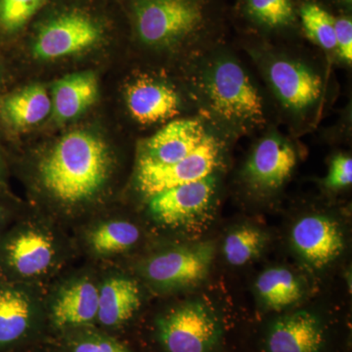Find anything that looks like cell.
Returning <instances> with one entry per match:
<instances>
[{"label":"cell","mask_w":352,"mask_h":352,"mask_svg":"<svg viewBox=\"0 0 352 352\" xmlns=\"http://www.w3.org/2000/svg\"><path fill=\"white\" fill-rule=\"evenodd\" d=\"M179 73L197 116L230 142L279 124L263 82L237 46L217 44Z\"/></svg>","instance_id":"2"},{"label":"cell","mask_w":352,"mask_h":352,"mask_svg":"<svg viewBox=\"0 0 352 352\" xmlns=\"http://www.w3.org/2000/svg\"><path fill=\"white\" fill-rule=\"evenodd\" d=\"M300 31L331 64H338L335 17L320 4L307 1L298 9Z\"/></svg>","instance_id":"23"},{"label":"cell","mask_w":352,"mask_h":352,"mask_svg":"<svg viewBox=\"0 0 352 352\" xmlns=\"http://www.w3.org/2000/svg\"><path fill=\"white\" fill-rule=\"evenodd\" d=\"M296 139L279 124H272L256 135L240 173L248 191L266 198L283 188L298 164Z\"/></svg>","instance_id":"10"},{"label":"cell","mask_w":352,"mask_h":352,"mask_svg":"<svg viewBox=\"0 0 352 352\" xmlns=\"http://www.w3.org/2000/svg\"><path fill=\"white\" fill-rule=\"evenodd\" d=\"M214 256V247L208 243L164 245L120 265L131 270L150 291L168 294L205 279Z\"/></svg>","instance_id":"8"},{"label":"cell","mask_w":352,"mask_h":352,"mask_svg":"<svg viewBox=\"0 0 352 352\" xmlns=\"http://www.w3.org/2000/svg\"><path fill=\"white\" fill-rule=\"evenodd\" d=\"M55 344H56V346H54V347H51L50 349H44V351H38L36 352H63L62 351V349H60V346H58L56 342H55Z\"/></svg>","instance_id":"32"},{"label":"cell","mask_w":352,"mask_h":352,"mask_svg":"<svg viewBox=\"0 0 352 352\" xmlns=\"http://www.w3.org/2000/svg\"><path fill=\"white\" fill-rule=\"evenodd\" d=\"M63 352H132L117 338L96 326L69 331L57 338Z\"/></svg>","instance_id":"25"},{"label":"cell","mask_w":352,"mask_h":352,"mask_svg":"<svg viewBox=\"0 0 352 352\" xmlns=\"http://www.w3.org/2000/svg\"><path fill=\"white\" fill-rule=\"evenodd\" d=\"M155 333L164 352H212L221 328L214 312L194 300L177 303L157 315Z\"/></svg>","instance_id":"13"},{"label":"cell","mask_w":352,"mask_h":352,"mask_svg":"<svg viewBox=\"0 0 352 352\" xmlns=\"http://www.w3.org/2000/svg\"><path fill=\"white\" fill-rule=\"evenodd\" d=\"M265 238L254 227L243 226L235 229L224 241L223 252L231 265L242 266L258 256Z\"/></svg>","instance_id":"26"},{"label":"cell","mask_w":352,"mask_h":352,"mask_svg":"<svg viewBox=\"0 0 352 352\" xmlns=\"http://www.w3.org/2000/svg\"><path fill=\"white\" fill-rule=\"evenodd\" d=\"M99 268L96 327L112 335L129 325L139 314L144 302L146 287L120 264H108Z\"/></svg>","instance_id":"15"},{"label":"cell","mask_w":352,"mask_h":352,"mask_svg":"<svg viewBox=\"0 0 352 352\" xmlns=\"http://www.w3.org/2000/svg\"><path fill=\"white\" fill-rule=\"evenodd\" d=\"M325 340L320 319L302 310L280 317L271 325L266 349L267 352H321Z\"/></svg>","instance_id":"20"},{"label":"cell","mask_w":352,"mask_h":352,"mask_svg":"<svg viewBox=\"0 0 352 352\" xmlns=\"http://www.w3.org/2000/svg\"><path fill=\"white\" fill-rule=\"evenodd\" d=\"M119 159L98 134L74 131L32 156L25 168L30 207L71 232L117 203Z\"/></svg>","instance_id":"1"},{"label":"cell","mask_w":352,"mask_h":352,"mask_svg":"<svg viewBox=\"0 0 352 352\" xmlns=\"http://www.w3.org/2000/svg\"><path fill=\"white\" fill-rule=\"evenodd\" d=\"M97 95L98 82L94 73L85 72L64 76L53 85V117L60 122L76 119L94 105Z\"/></svg>","instance_id":"21"},{"label":"cell","mask_w":352,"mask_h":352,"mask_svg":"<svg viewBox=\"0 0 352 352\" xmlns=\"http://www.w3.org/2000/svg\"><path fill=\"white\" fill-rule=\"evenodd\" d=\"M323 182L326 188L333 191L349 188L352 184L351 155L344 152L333 155Z\"/></svg>","instance_id":"28"},{"label":"cell","mask_w":352,"mask_h":352,"mask_svg":"<svg viewBox=\"0 0 352 352\" xmlns=\"http://www.w3.org/2000/svg\"><path fill=\"white\" fill-rule=\"evenodd\" d=\"M256 289L264 305L273 310H282L302 298V287L292 271L273 267L263 271L256 280Z\"/></svg>","instance_id":"24"},{"label":"cell","mask_w":352,"mask_h":352,"mask_svg":"<svg viewBox=\"0 0 352 352\" xmlns=\"http://www.w3.org/2000/svg\"><path fill=\"white\" fill-rule=\"evenodd\" d=\"M100 268L83 261L69 267L44 289L47 336L55 340L76 329L96 326Z\"/></svg>","instance_id":"6"},{"label":"cell","mask_w":352,"mask_h":352,"mask_svg":"<svg viewBox=\"0 0 352 352\" xmlns=\"http://www.w3.org/2000/svg\"><path fill=\"white\" fill-rule=\"evenodd\" d=\"M131 13L141 50L178 72L226 41L223 0H131Z\"/></svg>","instance_id":"4"},{"label":"cell","mask_w":352,"mask_h":352,"mask_svg":"<svg viewBox=\"0 0 352 352\" xmlns=\"http://www.w3.org/2000/svg\"><path fill=\"white\" fill-rule=\"evenodd\" d=\"M44 289L0 278V352L27 349L48 337Z\"/></svg>","instance_id":"12"},{"label":"cell","mask_w":352,"mask_h":352,"mask_svg":"<svg viewBox=\"0 0 352 352\" xmlns=\"http://www.w3.org/2000/svg\"><path fill=\"white\" fill-rule=\"evenodd\" d=\"M51 112L52 102L47 90L41 85L21 88L0 102V118L16 131L41 124Z\"/></svg>","instance_id":"22"},{"label":"cell","mask_w":352,"mask_h":352,"mask_svg":"<svg viewBox=\"0 0 352 352\" xmlns=\"http://www.w3.org/2000/svg\"><path fill=\"white\" fill-rule=\"evenodd\" d=\"M219 186V173H214L199 182L166 190L143 201L144 214L157 228H184L210 210Z\"/></svg>","instance_id":"14"},{"label":"cell","mask_w":352,"mask_h":352,"mask_svg":"<svg viewBox=\"0 0 352 352\" xmlns=\"http://www.w3.org/2000/svg\"><path fill=\"white\" fill-rule=\"evenodd\" d=\"M342 3L344 4V6L346 7V10H351L352 6V0H340Z\"/></svg>","instance_id":"33"},{"label":"cell","mask_w":352,"mask_h":352,"mask_svg":"<svg viewBox=\"0 0 352 352\" xmlns=\"http://www.w3.org/2000/svg\"><path fill=\"white\" fill-rule=\"evenodd\" d=\"M4 176H6V166H4V161L0 156V197L1 198H6V196L2 195L4 191Z\"/></svg>","instance_id":"31"},{"label":"cell","mask_w":352,"mask_h":352,"mask_svg":"<svg viewBox=\"0 0 352 352\" xmlns=\"http://www.w3.org/2000/svg\"><path fill=\"white\" fill-rule=\"evenodd\" d=\"M25 208L19 204L13 203L8 199L0 197V236L6 232V229Z\"/></svg>","instance_id":"30"},{"label":"cell","mask_w":352,"mask_h":352,"mask_svg":"<svg viewBox=\"0 0 352 352\" xmlns=\"http://www.w3.org/2000/svg\"><path fill=\"white\" fill-rule=\"evenodd\" d=\"M116 204L92 214L71 231L80 259L99 266L120 264L131 259L142 245L144 226Z\"/></svg>","instance_id":"7"},{"label":"cell","mask_w":352,"mask_h":352,"mask_svg":"<svg viewBox=\"0 0 352 352\" xmlns=\"http://www.w3.org/2000/svg\"><path fill=\"white\" fill-rule=\"evenodd\" d=\"M233 143L217 132L189 156L170 166L134 164L132 190L141 203L180 185L220 173Z\"/></svg>","instance_id":"11"},{"label":"cell","mask_w":352,"mask_h":352,"mask_svg":"<svg viewBox=\"0 0 352 352\" xmlns=\"http://www.w3.org/2000/svg\"><path fill=\"white\" fill-rule=\"evenodd\" d=\"M336 44L338 64L351 67L352 64V20L351 15L335 17Z\"/></svg>","instance_id":"29"},{"label":"cell","mask_w":352,"mask_h":352,"mask_svg":"<svg viewBox=\"0 0 352 352\" xmlns=\"http://www.w3.org/2000/svg\"><path fill=\"white\" fill-rule=\"evenodd\" d=\"M292 242L300 256L317 268L333 263L344 247L337 222L319 214L298 220L292 230Z\"/></svg>","instance_id":"19"},{"label":"cell","mask_w":352,"mask_h":352,"mask_svg":"<svg viewBox=\"0 0 352 352\" xmlns=\"http://www.w3.org/2000/svg\"><path fill=\"white\" fill-rule=\"evenodd\" d=\"M127 113L138 126H163L171 120L197 116L182 74L176 80L163 73L142 72L124 88Z\"/></svg>","instance_id":"9"},{"label":"cell","mask_w":352,"mask_h":352,"mask_svg":"<svg viewBox=\"0 0 352 352\" xmlns=\"http://www.w3.org/2000/svg\"><path fill=\"white\" fill-rule=\"evenodd\" d=\"M237 47L263 82L279 126L296 138L314 131L336 94L327 58L296 41L275 43L245 36Z\"/></svg>","instance_id":"3"},{"label":"cell","mask_w":352,"mask_h":352,"mask_svg":"<svg viewBox=\"0 0 352 352\" xmlns=\"http://www.w3.org/2000/svg\"><path fill=\"white\" fill-rule=\"evenodd\" d=\"M102 28L94 18L78 10L66 11L39 29L32 54L43 61L73 56L94 47L102 38Z\"/></svg>","instance_id":"17"},{"label":"cell","mask_w":352,"mask_h":352,"mask_svg":"<svg viewBox=\"0 0 352 352\" xmlns=\"http://www.w3.org/2000/svg\"><path fill=\"white\" fill-rule=\"evenodd\" d=\"M240 14L249 34L268 41H296L300 31L295 0H242Z\"/></svg>","instance_id":"18"},{"label":"cell","mask_w":352,"mask_h":352,"mask_svg":"<svg viewBox=\"0 0 352 352\" xmlns=\"http://www.w3.org/2000/svg\"><path fill=\"white\" fill-rule=\"evenodd\" d=\"M80 259L71 232L28 206L0 236V278L45 288Z\"/></svg>","instance_id":"5"},{"label":"cell","mask_w":352,"mask_h":352,"mask_svg":"<svg viewBox=\"0 0 352 352\" xmlns=\"http://www.w3.org/2000/svg\"><path fill=\"white\" fill-rule=\"evenodd\" d=\"M217 132L199 116L171 120L139 142L134 164L170 166L177 163Z\"/></svg>","instance_id":"16"},{"label":"cell","mask_w":352,"mask_h":352,"mask_svg":"<svg viewBox=\"0 0 352 352\" xmlns=\"http://www.w3.org/2000/svg\"><path fill=\"white\" fill-rule=\"evenodd\" d=\"M46 0H0V25L7 32H17L34 15Z\"/></svg>","instance_id":"27"}]
</instances>
